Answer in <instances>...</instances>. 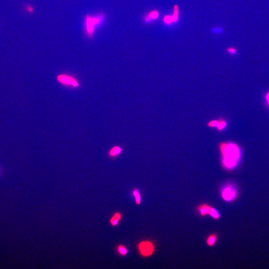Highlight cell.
I'll use <instances>...</instances> for the list:
<instances>
[{
  "label": "cell",
  "mask_w": 269,
  "mask_h": 269,
  "mask_svg": "<svg viewBox=\"0 0 269 269\" xmlns=\"http://www.w3.org/2000/svg\"><path fill=\"white\" fill-rule=\"evenodd\" d=\"M213 33L215 34H221L223 33V30L220 27H216L213 28L211 30Z\"/></svg>",
  "instance_id": "2e32d148"
},
{
  "label": "cell",
  "mask_w": 269,
  "mask_h": 269,
  "mask_svg": "<svg viewBox=\"0 0 269 269\" xmlns=\"http://www.w3.org/2000/svg\"><path fill=\"white\" fill-rule=\"evenodd\" d=\"M121 219V215L119 212L115 213L110 220V223L112 225L115 226L118 225Z\"/></svg>",
  "instance_id": "9c48e42d"
},
{
  "label": "cell",
  "mask_w": 269,
  "mask_h": 269,
  "mask_svg": "<svg viewBox=\"0 0 269 269\" xmlns=\"http://www.w3.org/2000/svg\"><path fill=\"white\" fill-rule=\"evenodd\" d=\"M266 102H267L268 106L269 107V92L266 93Z\"/></svg>",
  "instance_id": "ffe728a7"
},
{
  "label": "cell",
  "mask_w": 269,
  "mask_h": 269,
  "mask_svg": "<svg viewBox=\"0 0 269 269\" xmlns=\"http://www.w3.org/2000/svg\"><path fill=\"white\" fill-rule=\"evenodd\" d=\"M26 10L28 12L32 13L33 12V8L30 6H26Z\"/></svg>",
  "instance_id": "d6986e66"
},
{
  "label": "cell",
  "mask_w": 269,
  "mask_h": 269,
  "mask_svg": "<svg viewBox=\"0 0 269 269\" xmlns=\"http://www.w3.org/2000/svg\"><path fill=\"white\" fill-rule=\"evenodd\" d=\"M218 121V123L216 128L219 131H223L227 125V122L223 118H220Z\"/></svg>",
  "instance_id": "8fae6325"
},
{
  "label": "cell",
  "mask_w": 269,
  "mask_h": 269,
  "mask_svg": "<svg viewBox=\"0 0 269 269\" xmlns=\"http://www.w3.org/2000/svg\"><path fill=\"white\" fill-rule=\"evenodd\" d=\"M118 250L120 254L123 256L126 255L128 253V250L127 248L123 245H119L118 248Z\"/></svg>",
  "instance_id": "5bb4252c"
},
{
  "label": "cell",
  "mask_w": 269,
  "mask_h": 269,
  "mask_svg": "<svg viewBox=\"0 0 269 269\" xmlns=\"http://www.w3.org/2000/svg\"><path fill=\"white\" fill-rule=\"evenodd\" d=\"M179 10L178 6L177 5L174 6V13L172 16L173 21L174 22H176L178 21L179 19Z\"/></svg>",
  "instance_id": "7c38bea8"
},
{
  "label": "cell",
  "mask_w": 269,
  "mask_h": 269,
  "mask_svg": "<svg viewBox=\"0 0 269 269\" xmlns=\"http://www.w3.org/2000/svg\"><path fill=\"white\" fill-rule=\"evenodd\" d=\"M132 195L135 198L136 203L140 205L141 203V196L140 191L138 188H135L132 192Z\"/></svg>",
  "instance_id": "30bf717a"
},
{
  "label": "cell",
  "mask_w": 269,
  "mask_h": 269,
  "mask_svg": "<svg viewBox=\"0 0 269 269\" xmlns=\"http://www.w3.org/2000/svg\"><path fill=\"white\" fill-rule=\"evenodd\" d=\"M218 239V236L217 234L212 233L206 238V245L210 247H212L216 244Z\"/></svg>",
  "instance_id": "ba28073f"
},
{
  "label": "cell",
  "mask_w": 269,
  "mask_h": 269,
  "mask_svg": "<svg viewBox=\"0 0 269 269\" xmlns=\"http://www.w3.org/2000/svg\"><path fill=\"white\" fill-rule=\"evenodd\" d=\"M196 210L201 216L205 217L209 215L211 217L215 215L216 211V209L206 203L199 205L196 208Z\"/></svg>",
  "instance_id": "8992f818"
},
{
  "label": "cell",
  "mask_w": 269,
  "mask_h": 269,
  "mask_svg": "<svg viewBox=\"0 0 269 269\" xmlns=\"http://www.w3.org/2000/svg\"><path fill=\"white\" fill-rule=\"evenodd\" d=\"M139 252L142 255L148 257L152 254L154 251V246L151 242L148 241H142L138 245Z\"/></svg>",
  "instance_id": "5b68a950"
},
{
  "label": "cell",
  "mask_w": 269,
  "mask_h": 269,
  "mask_svg": "<svg viewBox=\"0 0 269 269\" xmlns=\"http://www.w3.org/2000/svg\"><path fill=\"white\" fill-rule=\"evenodd\" d=\"M104 17V15L102 14L95 16L86 15L84 17V30L86 35L88 38H93L96 27L102 23Z\"/></svg>",
  "instance_id": "7a4b0ae2"
},
{
  "label": "cell",
  "mask_w": 269,
  "mask_h": 269,
  "mask_svg": "<svg viewBox=\"0 0 269 269\" xmlns=\"http://www.w3.org/2000/svg\"><path fill=\"white\" fill-rule=\"evenodd\" d=\"M57 81L63 86L76 89L79 86V82L77 79L72 75L68 74L62 73L57 76Z\"/></svg>",
  "instance_id": "3957f363"
},
{
  "label": "cell",
  "mask_w": 269,
  "mask_h": 269,
  "mask_svg": "<svg viewBox=\"0 0 269 269\" xmlns=\"http://www.w3.org/2000/svg\"><path fill=\"white\" fill-rule=\"evenodd\" d=\"M221 197L226 202H232L236 200L237 196L236 189L232 185H227L222 189Z\"/></svg>",
  "instance_id": "277c9868"
},
{
  "label": "cell",
  "mask_w": 269,
  "mask_h": 269,
  "mask_svg": "<svg viewBox=\"0 0 269 269\" xmlns=\"http://www.w3.org/2000/svg\"><path fill=\"white\" fill-rule=\"evenodd\" d=\"M158 12L154 11L152 12L149 15L146 17L145 19L146 21H149L150 19H154L158 18Z\"/></svg>",
  "instance_id": "4fadbf2b"
},
{
  "label": "cell",
  "mask_w": 269,
  "mask_h": 269,
  "mask_svg": "<svg viewBox=\"0 0 269 269\" xmlns=\"http://www.w3.org/2000/svg\"><path fill=\"white\" fill-rule=\"evenodd\" d=\"M218 123V120H212L210 121L208 123L207 125L210 128H214V127H217Z\"/></svg>",
  "instance_id": "e0dca14e"
},
{
  "label": "cell",
  "mask_w": 269,
  "mask_h": 269,
  "mask_svg": "<svg viewBox=\"0 0 269 269\" xmlns=\"http://www.w3.org/2000/svg\"><path fill=\"white\" fill-rule=\"evenodd\" d=\"M227 53L231 55H234L237 54V50L236 48L233 47H230L227 49Z\"/></svg>",
  "instance_id": "9a60e30c"
},
{
  "label": "cell",
  "mask_w": 269,
  "mask_h": 269,
  "mask_svg": "<svg viewBox=\"0 0 269 269\" xmlns=\"http://www.w3.org/2000/svg\"><path fill=\"white\" fill-rule=\"evenodd\" d=\"M219 147L223 166L228 169H233L237 165L240 158L239 147L233 143L224 142L221 143Z\"/></svg>",
  "instance_id": "6da1fadb"
},
{
  "label": "cell",
  "mask_w": 269,
  "mask_h": 269,
  "mask_svg": "<svg viewBox=\"0 0 269 269\" xmlns=\"http://www.w3.org/2000/svg\"><path fill=\"white\" fill-rule=\"evenodd\" d=\"M123 151V147L119 145H114L108 151L107 157L111 160L115 159L122 153Z\"/></svg>",
  "instance_id": "52a82bcc"
},
{
  "label": "cell",
  "mask_w": 269,
  "mask_h": 269,
  "mask_svg": "<svg viewBox=\"0 0 269 269\" xmlns=\"http://www.w3.org/2000/svg\"><path fill=\"white\" fill-rule=\"evenodd\" d=\"M164 21L166 24H169L171 23L173 21V19L172 16L167 15L165 17L164 19Z\"/></svg>",
  "instance_id": "ac0fdd59"
}]
</instances>
